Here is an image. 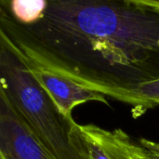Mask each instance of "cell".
Masks as SVG:
<instances>
[{
  "mask_svg": "<svg viewBox=\"0 0 159 159\" xmlns=\"http://www.w3.org/2000/svg\"><path fill=\"white\" fill-rule=\"evenodd\" d=\"M61 75L79 86H133L159 78V1H89Z\"/></svg>",
  "mask_w": 159,
  "mask_h": 159,
  "instance_id": "1",
  "label": "cell"
},
{
  "mask_svg": "<svg viewBox=\"0 0 159 159\" xmlns=\"http://www.w3.org/2000/svg\"><path fill=\"white\" fill-rule=\"evenodd\" d=\"M1 89L51 159H89L74 118L64 116L26 67L0 45Z\"/></svg>",
  "mask_w": 159,
  "mask_h": 159,
  "instance_id": "2",
  "label": "cell"
},
{
  "mask_svg": "<svg viewBox=\"0 0 159 159\" xmlns=\"http://www.w3.org/2000/svg\"><path fill=\"white\" fill-rule=\"evenodd\" d=\"M9 51L26 67L33 78L48 94L64 116L73 118V110L76 106L88 102H99L104 104L109 103L107 97L102 94L81 87L62 75L53 72L19 53Z\"/></svg>",
  "mask_w": 159,
  "mask_h": 159,
  "instance_id": "3",
  "label": "cell"
},
{
  "mask_svg": "<svg viewBox=\"0 0 159 159\" xmlns=\"http://www.w3.org/2000/svg\"><path fill=\"white\" fill-rule=\"evenodd\" d=\"M89 159H147L139 142L121 129L109 130L94 124H79Z\"/></svg>",
  "mask_w": 159,
  "mask_h": 159,
  "instance_id": "4",
  "label": "cell"
},
{
  "mask_svg": "<svg viewBox=\"0 0 159 159\" xmlns=\"http://www.w3.org/2000/svg\"><path fill=\"white\" fill-rule=\"evenodd\" d=\"M84 88L130 105L135 117L159 105V78L128 87L88 85Z\"/></svg>",
  "mask_w": 159,
  "mask_h": 159,
  "instance_id": "5",
  "label": "cell"
},
{
  "mask_svg": "<svg viewBox=\"0 0 159 159\" xmlns=\"http://www.w3.org/2000/svg\"><path fill=\"white\" fill-rule=\"evenodd\" d=\"M138 142L145 150L147 159H159V142L146 138H141Z\"/></svg>",
  "mask_w": 159,
  "mask_h": 159,
  "instance_id": "6",
  "label": "cell"
}]
</instances>
